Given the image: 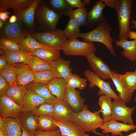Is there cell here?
Segmentation results:
<instances>
[{"label": "cell", "mask_w": 136, "mask_h": 136, "mask_svg": "<svg viewBox=\"0 0 136 136\" xmlns=\"http://www.w3.org/2000/svg\"><path fill=\"white\" fill-rule=\"evenodd\" d=\"M40 16L46 31L57 29V24L61 17L45 5L40 10Z\"/></svg>", "instance_id": "cell-12"}, {"label": "cell", "mask_w": 136, "mask_h": 136, "mask_svg": "<svg viewBox=\"0 0 136 136\" xmlns=\"http://www.w3.org/2000/svg\"><path fill=\"white\" fill-rule=\"evenodd\" d=\"M37 116H45L53 118V104L45 103L39 106L32 112Z\"/></svg>", "instance_id": "cell-43"}, {"label": "cell", "mask_w": 136, "mask_h": 136, "mask_svg": "<svg viewBox=\"0 0 136 136\" xmlns=\"http://www.w3.org/2000/svg\"><path fill=\"white\" fill-rule=\"evenodd\" d=\"M52 120L59 129L61 136H85V132L78 125L71 121L61 122L53 118Z\"/></svg>", "instance_id": "cell-16"}, {"label": "cell", "mask_w": 136, "mask_h": 136, "mask_svg": "<svg viewBox=\"0 0 136 136\" xmlns=\"http://www.w3.org/2000/svg\"><path fill=\"white\" fill-rule=\"evenodd\" d=\"M59 49L47 46L34 51L31 53L32 55L36 56L45 61L52 63L60 57Z\"/></svg>", "instance_id": "cell-26"}, {"label": "cell", "mask_w": 136, "mask_h": 136, "mask_svg": "<svg viewBox=\"0 0 136 136\" xmlns=\"http://www.w3.org/2000/svg\"><path fill=\"white\" fill-rule=\"evenodd\" d=\"M85 136H89L87 133H85Z\"/></svg>", "instance_id": "cell-58"}, {"label": "cell", "mask_w": 136, "mask_h": 136, "mask_svg": "<svg viewBox=\"0 0 136 136\" xmlns=\"http://www.w3.org/2000/svg\"><path fill=\"white\" fill-rule=\"evenodd\" d=\"M0 33L2 37H7L18 42L26 37L25 33L22 31L20 23L18 21L13 23L9 22L7 24Z\"/></svg>", "instance_id": "cell-23"}, {"label": "cell", "mask_w": 136, "mask_h": 136, "mask_svg": "<svg viewBox=\"0 0 136 136\" xmlns=\"http://www.w3.org/2000/svg\"><path fill=\"white\" fill-rule=\"evenodd\" d=\"M61 50L67 56L86 57L90 53H95L96 49L93 43L81 42L78 37H73L66 39Z\"/></svg>", "instance_id": "cell-4"}, {"label": "cell", "mask_w": 136, "mask_h": 136, "mask_svg": "<svg viewBox=\"0 0 136 136\" xmlns=\"http://www.w3.org/2000/svg\"><path fill=\"white\" fill-rule=\"evenodd\" d=\"M5 22L0 19V28L1 29L3 27L5 24Z\"/></svg>", "instance_id": "cell-55"}, {"label": "cell", "mask_w": 136, "mask_h": 136, "mask_svg": "<svg viewBox=\"0 0 136 136\" xmlns=\"http://www.w3.org/2000/svg\"><path fill=\"white\" fill-rule=\"evenodd\" d=\"M18 42L21 49L31 53L36 49L47 46L37 41L29 33H27L26 37L19 40Z\"/></svg>", "instance_id": "cell-31"}, {"label": "cell", "mask_w": 136, "mask_h": 136, "mask_svg": "<svg viewBox=\"0 0 136 136\" xmlns=\"http://www.w3.org/2000/svg\"><path fill=\"white\" fill-rule=\"evenodd\" d=\"M33 0H1L0 1V12L7 11L12 9L18 18L22 12L26 9L33 1Z\"/></svg>", "instance_id": "cell-14"}, {"label": "cell", "mask_w": 136, "mask_h": 136, "mask_svg": "<svg viewBox=\"0 0 136 136\" xmlns=\"http://www.w3.org/2000/svg\"><path fill=\"white\" fill-rule=\"evenodd\" d=\"M25 86L27 90L32 91L43 97L47 103L54 104L59 100L51 93L47 84L32 82Z\"/></svg>", "instance_id": "cell-21"}, {"label": "cell", "mask_w": 136, "mask_h": 136, "mask_svg": "<svg viewBox=\"0 0 136 136\" xmlns=\"http://www.w3.org/2000/svg\"><path fill=\"white\" fill-rule=\"evenodd\" d=\"M121 79L127 89L133 92L136 89V73L134 71L126 72L121 74Z\"/></svg>", "instance_id": "cell-39"}, {"label": "cell", "mask_w": 136, "mask_h": 136, "mask_svg": "<svg viewBox=\"0 0 136 136\" xmlns=\"http://www.w3.org/2000/svg\"><path fill=\"white\" fill-rule=\"evenodd\" d=\"M115 43L117 46L123 49V51L121 52L123 56L131 61L136 60V40H119L116 41Z\"/></svg>", "instance_id": "cell-27"}, {"label": "cell", "mask_w": 136, "mask_h": 136, "mask_svg": "<svg viewBox=\"0 0 136 136\" xmlns=\"http://www.w3.org/2000/svg\"><path fill=\"white\" fill-rule=\"evenodd\" d=\"M0 136H7V135L4 130L0 129Z\"/></svg>", "instance_id": "cell-54"}, {"label": "cell", "mask_w": 136, "mask_h": 136, "mask_svg": "<svg viewBox=\"0 0 136 136\" xmlns=\"http://www.w3.org/2000/svg\"><path fill=\"white\" fill-rule=\"evenodd\" d=\"M132 0H120L116 10L119 29V40H127L130 31V19L131 14Z\"/></svg>", "instance_id": "cell-3"}, {"label": "cell", "mask_w": 136, "mask_h": 136, "mask_svg": "<svg viewBox=\"0 0 136 136\" xmlns=\"http://www.w3.org/2000/svg\"><path fill=\"white\" fill-rule=\"evenodd\" d=\"M120 0H101L104 3L106 6L111 9H114L116 10L118 9Z\"/></svg>", "instance_id": "cell-47"}, {"label": "cell", "mask_w": 136, "mask_h": 136, "mask_svg": "<svg viewBox=\"0 0 136 136\" xmlns=\"http://www.w3.org/2000/svg\"><path fill=\"white\" fill-rule=\"evenodd\" d=\"M27 91L25 86L16 84L11 86L6 95L18 105L23 106L24 98Z\"/></svg>", "instance_id": "cell-30"}, {"label": "cell", "mask_w": 136, "mask_h": 136, "mask_svg": "<svg viewBox=\"0 0 136 136\" xmlns=\"http://www.w3.org/2000/svg\"><path fill=\"white\" fill-rule=\"evenodd\" d=\"M106 6L101 0L97 2L87 13V27L93 28L104 18L103 13Z\"/></svg>", "instance_id": "cell-19"}, {"label": "cell", "mask_w": 136, "mask_h": 136, "mask_svg": "<svg viewBox=\"0 0 136 136\" xmlns=\"http://www.w3.org/2000/svg\"><path fill=\"white\" fill-rule=\"evenodd\" d=\"M85 8H77L73 10L69 16L70 19H75L78 21L81 26L87 27L88 12Z\"/></svg>", "instance_id": "cell-37"}, {"label": "cell", "mask_w": 136, "mask_h": 136, "mask_svg": "<svg viewBox=\"0 0 136 136\" xmlns=\"http://www.w3.org/2000/svg\"><path fill=\"white\" fill-rule=\"evenodd\" d=\"M81 25L76 20L70 19L66 26L63 30L65 39H69L74 37L80 31Z\"/></svg>", "instance_id": "cell-38"}, {"label": "cell", "mask_w": 136, "mask_h": 136, "mask_svg": "<svg viewBox=\"0 0 136 136\" xmlns=\"http://www.w3.org/2000/svg\"><path fill=\"white\" fill-rule=\"evenodd\" d=\"M34 135L35 136H61L58 128L54 130L48 131H43L38 129L35 131Z\"/></svg>", "instance_id": "cell-44"}, {"label": "cell", "mask_w": 136, "mask_h": 136, "mask_svg": "<svg viewBox=\"0 0 136 136\" xmlns=\"http://www.w3.org/2000/svg\"><path fill=\"white\" fill-rule=\"evenodd\" d=\"M0 48L5 52L21 49L17 41L7 37H2L0 39Z\"/></svg>", "instance_id": "cell-42"}, {"label": "cell", "mask_w": 136, "mask_h": 136, "mask_svg": "<svg viewBox=\"0 0 136 136\" xmlns=\"http://www.w3.org/2000/svg\"><path fill=\"white\" fill-rule=\"evenodd\" d=\"M134 72L136 73V69H135V71Z\"/></svg>", "instance_id": "cell-60"}, {"label": "cell", "mask_w": 136, "mask_h": 136, "mask_svg": "<svg viewBox=\"0 0 136 136\" xmlns=\"http://www.w3.org/2000/svg\"><path fill=\"white\" fill-rule=\"evenodd\" d=\"M112 30L110 23L106 18L104 17L94 29L87 32H79L73 37L82 38L83 42H97L101 43L106 46L112 55L116 56L113 46L114 40L111 35Z\"/></svg>", "instance_id": "cell-1"}, {"label": "cell", "mask_w": 136, "mask_h": 136, "mask_svg": "<svg viewBox=\"0 0 136 136\" xmlns=\"http://www.w3.org/2000/svg\"><path fill=\"white\" fill-rule=\"evenodd\" d=\"M11 86L6 79L0 74V96L6 95Z\"/></svg>", "instance_id": "cell-45"}, {"label": "cell", "mask_w": 136, "mask_h": 136, "mask_svg": "<svg viewBox=\"0 0 136 136\" xmlns=\"http://www.w3.org/2000/svg\"><path fill=\"white\" fill-rule=\"evenodd\" d=\"M50 8L60 16H69L73 10L65 0H50L49 1Z\"/></svg>", "instance_id": "cell-33"}, {"label": "cell", "mask_w": 136, "mask_h": 136, "mask_svg": "<svg viewBox=\"0 0 136 136\" xmlns=\"http://www.w3.org/2000/svg\"><path fill=\"white\" fill-rule=\"evenodd\" d=\"M112 98L110 96L103 95L99 99L98 104L101 108L99 111L103 116L104 123L108 122L112 119Z\"/></svg>", "instance_id": "cell-29"}, {"label": "cell", "mask_w": 136, "mask_h": 136, "mask_svg": "<svg viewBox=\"0 0 136 136\" xmlns=\"http://www.w3.org/2000/svg\"><path fill=\"white\" fill-rule=\"evenodd\" d=\"M20 119L23 127L29 133L34 135L38 128V116L32 112H23Z\"/></svg>", "instance_id": "cell-28"}, {"label": "cell", "mask_w": 136, "mask_h": 136, "mask_svg": "<svg viewBox=\"0 0 136 136\" xmlns=\"http://www.w3.org/2000/svg\"><path fill=\"white\" fill-rule=\"evenodd\" d=\"M114 136H117V135H115ZM122 136H136V131L131 133L129 135H123Z\"/></svg>", "instance_id": "cell-56"}, {"label": "cell", "mask_w": 136, "mask_h": 136, "mask_svg": "<svg viewBox=\"0 0 136 136\" xmlns=\"http://www.w3.org/2000/svg\"><path fill=\"white\" fill-rule=\"evenodd\" d=\"M55 78L52 70H48L34 73L33 82L47 85Z\"/></svg>", "instance_id": "cell-36"}, {"label": "cell", "mask_w": 136, "mask_h": 136, "mask_svg": "<svg viewBox=\"0 0 136 136\" xmlns=\"http://www.w3.org/2000/svg\"><path fill=\"white\" fill-rule=\"evenodd\" d=\"M134 102L136 104V97L134 98Z\"/></svg>", "instance_id": "cell-59"}, {"label": "cell", "mask_w": 136, "mask_h": 136, "mask_svg": "<svg viewBox=\"0 0 136 136\" xmlns=\"http://www.w3.org/2000/svg\"><path fill=\"white\" fill-rule=\"evenodd\" d=\"M84 75L89 82V85L90 88L97 86L99 90L98 92L99 96L104 95L111 96L114 99L120 100L118 96L111 87L109 82L105 81L93 72L89 70H86Z\"/></svg>", "instance_id": "cell-6"}, {"label": "cell", "mask_w": 136, "mask_h": 136, "mask_svg": "<svg viewBox=\"0 0 136 136\" xmlns=\"http://www.w3.org/2000/svg\"><path fill=\"white\" fill-rule=\"evenodd\" d=\"M0 74L11 86L16 84L17 72L15 69L12 65L8 63L7 66L0 72Z\"/></svg>", "instance_id": "cell-41"}, {"label": "cell", "mask_w": 136, "mask_h": 136, "mask_svg": "<svg viewBox=\"0 0 136 136\" xmlns=\"http://www.w3.org/2000/svg\"><path fill=\"white\" fill-rule=\"evenodd\" d=\"M22 127L20 118L0 117V129L4 130L7 136H21Z\"/></svg>", "instance_id": "cell-13"}, {"label": "cell", "mask_w": 136, "mask_h": 136, "mask_svg": "<svg viewBox=\"0 0 136 136\" xmlns=\"http://www.w3.org/2000/svg\"><path fill=\"white\" fill-rule=\"evenodd\" d=\"M65 1L72 8H85L86 4L81 0H65Z\"/></svg>", "instance_id": "cell-46"}, {"label": "cell", "mask_w": 136, "mask_h": 136, "mask_svg": "<svg viewBox=\"0 0 136 136\" xmlns=\"http://www.w3.org/2000/svg\"><path fill=\"white\" fill-rule=\"evenodd\" d=\"M53 107L54 119L61 122L71 120L74 112L64 100H58Z\"/></svg>", "instance_id": "cell-17"}, {"label": "cell", "mask_w": 136, "mask_h": 136, "mask_svg": "<svg viewBox=\"0 0 136 136\" xmlns=\"http://www.w3.org/2000/svg\"><path fill=\"white\" fill-rule=\"evenodd\" d=\"M24 112L23 106L4 95L0 96V116L3 119L20 118Z\"/></svg>", "instance_id": "cell-8"}, {"label": "cell", "mask_w": 136, "mask_h": 136, "mask_svg": "<svg viewBox=\"0 0 136 136\" xmlns=\"http://www.w3.org/2000/svg\"><path fill=\"white\" fill-rule=\"evenodd\" d=\"M128 37L131 39L136 40V32L130 31L129 33Z\"/></svg>", "instance_id": "cell-52"}, {"label": "cell", "mask_w": 136, "mask_h": 136, "mask_svg": "<svg viewBox=\"0 0 136 136\" xmlns=\"http://www.w3.org/2000/svg\"><path fill=\"white\" fill-rule=\"evenodd\" d=\"M114 99L112 102V119L125 124L134 125L131 116L136 107L129 108L120 100Z\"/></svg>", "instance_id": "cell-7"}, {"label": "cell", "mask_w": 136, "mask_h": 136, "mask_svg": "<svg viewBox=\"0 0 136 136\" xmlns=\"http://www.w3.org/2000/svg\"><path fill=\"white\" fill-rule=\"evenodd\" d=\"M40 1L39 0H34L27 9L22 12L18 18V20L23 21L29 27L33 26L35 11Z\"/></svg>", "instance_id": "cell-32"}, {"label": "cell", "mask_w": 136, "mask_h": 136, "mask_svg": "<svg viewBox=\"0 0 136 136\" xmlns=\"http://www.w3.org/2000/svg\"><path fill=\"white\" fill-rule=\"evenodd\" d=\"M5 54L8 63L10 65L19 63L28 64L32 57L31 53L21 49L5 51Z\"/></svg>", "instance_id": "cell-25"}, {"label": "cell", "mask_w": 136, "mask_h": 136, "mask_svg": "<svg viewBox=\"0 0 136 136\" xmlns=\"http://www.w3.org/2000/svg\"><path fill=\"white\" fill-rule=\"evenodd\" d=\"M95 53H90L86 56L94 72L103 79L110 78L112 71L108 65Z\"/></svg>", "instance_id": "cell-9"}, {"label": "cell", "mask_w": 136, "mask_h": 136, "mask_svg": "<svg viewBox=\"0 0 136 136\" xmlns=\"http://www.w3.org/2000/svg\"><path fill=\"white\" fill-rule=\"evenodd\" d=\"M80 93L79 91L67 86L64 100L75 113L81 111L85 105V99L81 96Z\"/></svg>", "instance_id": "cell-11"}, {"label": "cell", "mask_w": 136, "mask_h": 136, "mask_svg": "<svg viewBox=\"0 0 136 136\" xmlns=\"http://www.w3.org/2000/svg\"><path fill=\"white\" fill-rule=\"evenodd\" d=\"M136 126L118 122L113 119L108 122L104 123L100 128L102 130L103 134L110 133L113 136L123 135L122 132L127 133L131 130H135Z\"/></svg>", "instance_id": "cell-10"}, {"label": "cell", "mask_w": 136, "mask_h": 136, "mask_svg": "<svg viewBox=\"0 0 136 136\" xmlns=\"http://www.w3.org/2000/svg\"><path fill=\"white\" fill-rule=\"evenodd\" d=\"M71 62L70 60H65L60 57L52 62L51 69L55 77L66 80L72 75V70L70 66Z\"/></svg>", "instance_id": "cell-20"}, {"label": "cell", "mask_w": 136, "mask_h": 136, "mask_svg": "<svg viewBox=\"0 0 136 136\" xmlns=\"http://www.w3.org/2000/svg\"><path fill=\"white\" fill-rule=\"evenodd\" d=\"M18 20L17 16L15 15H13L10 18L9 22L11 23H14L17 22Z\"/></svg>", "instance_id": "cell-50"}, {"label": "cell", "mask_w": 136, "mask_h": 136, "mask_svg": "<svg viewBox=\"0 0 136 136\" xmlns=\"http://www.w3.org/2000/svg\"><path fill=\"white\" fill-rule=\"evenodd\" d=\"M65 80L67 86L75 89H84L87 86V80L76 74H72Z\"/></svg>", "instance_id": "cell-35"}, {"label": "cell", "mask_w": 136, "mask_h": 136, "mask_svg": "<svg viewBox=\"0 0 136 136\" xmlns=\"http://www.w3.org/2000/svg\"><path fill=\"white\" fill-rule=\"evenodd\" d=\"M8 63L5 53L0 54V72H1L7 65Z\"/></svg>", "instance_id": "cell-48"}, {"label": "cell", "mask_w": 136, "mask_h": 136, "mask_svg": "<svg viewBox=\"0 0 136 136\" xmlns=\"http://www.w3.org/2000/svg\"><path fill=\"white\" fill-rule=\"evenodd\" d=\"M83 2L87 5H88L90 1V0H83Z\"/></svg>", "instance_id": "cell-57"}, {"label": "cell", "mask_w": 136, "mask_h": 136, "mask_svg": "<svg viewBox=\"0 0 136 136\" xmlns=\"http://www.w3.org/2000/svg\"><path fill=\"white\" fill-rule=\"evenodd\" d=\"M100 113L99 110L94 112H91L88 106L85 105L81 111L74 113L71 121L78 125L85 132H95L97 129L100 128L104 124Z\"/></svg>", "instance_id": "cell-2"}, {"label": "cell", "mask_w": 136, "mask_h": 136, "mask_svg": "<svg viewBox=\"0 0 136 136\" xmlns=\"http://www.w3.org/2000/svg\"><path fill=\"white\" fill-rule=\"evenodd\" d=\"M11 65L16 71V82L17 85L25 86L33 81L34 73L28 64L19 63Z\"/></svg>", "instance_id": "cell-15"}, {"label": "cell", "mask_w": 136, "mask_h": 136, "mask_svg": "<svg viewBox=\"0 0 136 136\" xmlns=\"http://www.w3.org/2000/svg\"><path fill=\"white\" fill-rule=\"evenodd\" d=\"M51 93L59 100H64L67 85L65 80L55 78L47 84Z\"/></svg>", "instance_id": "cell-24"}, {"label": "cell", "mask_w": 136, "mask_h": 136, "mask_svg": "<svg viewBox=\"0 0 136 136\" xmlns=\"http://www.w3.org/2000/svg\"><path fill=\"white\" fill-rule=\"evenodd\" d=\"M11 13L7 11L0 12V19L4 22L6 21L9 18Z\"/></svg>", "instance_id": "cell-49"}, {"label": "cell", "mask_w": 136, "mask_h": 136, "mask_svg": "<svg viewBox=\"0 0 136 136\" xmlns=\"http://www.w3.org/2000/svg\"><path fill=\"white\" fill-rule=\"evenodd\" d=\"M53 118L45 116L38 117L39 130L43 131L54 130L58 128L52 121Z\"/></svg>", "instance_id": "cell-40"}, {"label": "cell", "mask_w": 136, "mask_h": 136, "mask_svg": "<svg viewBox=\"0 0 136 136\" xmlns=\"http://www.w3.org/2000/svg\"><path fill=\"white\" fill-rule=\"evenodd\" d=\"M47 103L42 97L34 92L27 90L24 96L23 106L24 112H32L39 106Z\"/></svg>", "instance_id": "cell-22"}, {"label": "cell", "mask_w": 136, "mask_h": 136, "mask_svg": "<svg viewBox=\"0 0 136 136\" xmlns=\"http://www.w3.org/2000/svg\"><path fill=\"white\" fill-rule=\"evenodd\" d=\"M131 22L132 25H131V27L133 28H136V21L132 19L131 20Z\"/></svg>", "instance_id": "cell-53"}, {"label": "cell", "mask_w": 136, "mask_h": 136, "mask_svg": "<svg viewBox=\"0 0 136 136\" xmlns=\"http://www.w3.org/2000/svg\"><path fill=\"white\" fill-rule=\"evenodd\" d=\"M21 136H35L29 133L23 127H22V130Z\"/></svg>", "instance_id": "cell-51"}, {"label": "cell", "mask_w": 136, "mask_h": 136, "mask_svg": "<svg viewBox=\"0 0 136 136\" xmlns=\"http://www.w3.org/2000/svg\"><path fill=\"white\" fill-rule=\"evenodd\" d=\"M121 75V74L112 71L110 79L116 87L120 100L125 103H128L131 99L133 92L129 91L126 86Z\"/></svg>", "instance_id": "cell-18"}, {"label": "cell", "mask_w": 136, "mask_h": 136, "mask_svg": "<svg viewBox=\"0 0 136 136\" xmlns=\"http://www.w3.org/2000/svg\"><path fill=\"white\" fill-rule=\"evenodd\" d=\"M37 41L44 44L61 50L65 39L63 30L58 29L30 34Z\"/></svg>", "instance_id": "cell-5"}, {"label": "cell", "mask_w": 136, "mask_h": 136, "mask_svg": "<svg viewBox=\"0 0 136 136\" xmlns=\"http://www.w3.org/2000/svg\"><path fill=\"white\" fill-rule=\"evenodd\" d=\"M27 64L34 73L51 69L52 66V63L34 55H32Z\"/></svg>", "instance_id": "cell-34"}]
</instances>
